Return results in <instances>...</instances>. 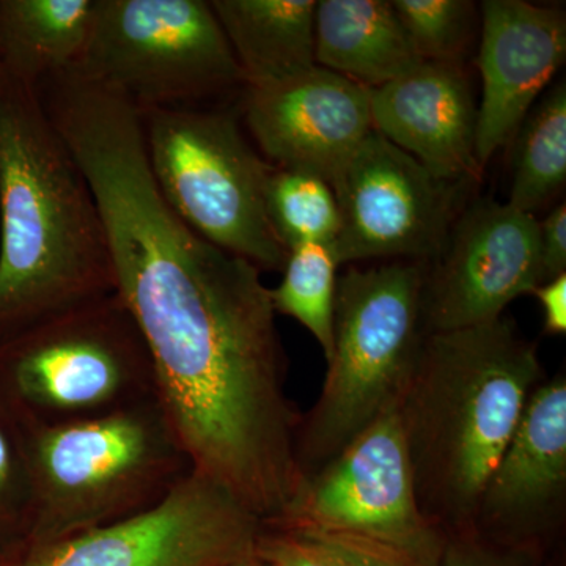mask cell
Returning <instances> with one entry per match:
<instances>
[{"instance_id":"83f0119b","label":"cell","mask_w":566,"mask_h":566,"mask_svg":"<svg viewBox=\"0 0 566 566\" xmlns=\"http://www.w3.org/2000/svg\"><path fill=\"white\" fill-rule=\"evenodd\" d=\"M543 312V329L547 335L566 333V273L543 282L532 292Z\"/></svg>"},{"instance_id":"5bb4252c","label":"cell","mask_w":566,"mask_h":566,"mask_svg":"<svg viewBox=\"0 0 566 566\" xmlns=\"http://www.w3.org/2000/svg\"><path fill=\"white\" fill-rule=\"evenodd\" d=\"M240 112L271 166L327 182L374 129L370 88L318 65L244 87Z\"/></svg>"},{"instance_id":"d6986e66","label":"cell","mask_w":566,"mask_h":566,"mask_svg":"<svg viewBox=\"0 0 566 566\" xmlns=\"http://www.w3.org/2000/svg\"><path fill=\"white\" fill-rule=\"evenodd\" d=\"M95 0H0V65L39 92L80 66Z\"/></svg>"},{"instance_id":"277c9868","label":"cell","mask_w":566,"mask_h":566,"mask_svg":"<svg viewBox=\"0 0 566 566\" xmlns=\"http://www.w3.org/2000/svg\"><path fill=\"white\" fill-rule=\"evenodd\" d=\"M24 430L33 512L22 542H54L139 516L161 504L192 472L158 400L81 422Z\"/></svg>"},{"instance_id":"5b68a950","label":"cell","mask_w":566,"mask_h":566,"mask_svg":"<svg viewBox=\"0 0 566 566\" xmlns=\"http://www.w3.org/2000/svg\"><path fill=\"white\" fill-rule=\"evenodd\" d=\"M424 274L427 262H392L349 268L337 279L326 378L297 427L296 460L303 476L400 405L428 334Z\"/></svg>"},{"instance_id":"8992f818","label":"cell","mask_w":566,"mask_h":566,"mask_svg":"<svg viewBox=\"0 0 566 566\" xmlns=\"http://www.w3.org/2000/svg\"><path fill=\"white\" fill-rule=\"evenodd\" d=\"M156 400L150 354L117 293L0 337V405L24 427H59Z\"/></svg>"},{"instance_id":"4316f807","label":"cell","mask_w":566,"mask_h":566,"mask_svg":"<svg viewBox=\"0 0 566 566\" xmlns=\"http://www.w3.org/2000/svg\"><path fill=\"white\" fill-rule=\"evenodd\" d=\"M539 260L543 281L547 282L566 271V207L562 203L539 222Z\"/></svg>"},{"instance_id":"3957f363","label":"cell","mask_w":566,"mask_h":566,"mask_svg":"<svg viewBox=\"0 0 566 566\" xmlns=\"http://www.w3.org/2000/svg\"><path fill=\"white\" fill-rule=\"evenodd\" d=\"M111 293L91 185L40 93L0 65V337Z\"/></svg>"},{"instance_id":"ac0fdd59","label":"cell","mask_w":566,"mask_h":566,"mask_svg":"<svg viewBox=\"0 0 566 566\" xmlns=\"http://www.w3.org/2000/svg\"><path fill=\"white\" fill-rule=\"evenodd\" d=\"M244 87L315 66V0H211Z\"/></svg>"},{"instance_id":"ba28073f","label":"cell","mask_w":566,"mask_h":566,"mask_svg":"<svg viewBox=\"0 0 566 566\" xmlns=\"http://www.w3.org/2000/svg\"><path fill=\"white\" fill-rule=\"evenodd\" d=\"M137 111L240 102L243 74L210 2L95 0L91 39L74 70Z\"/></svg>"},{"instance_id":"f546056e","label":"cell","mask_w":566,"mask_h":566,"mask_svg":"<svg viewBox=\"0 0 566 566\" xmlns=\"http://www.w3.org/2000/svg\"><path fill=\"white\" fill-rule=\"evenodd\" d=\"M262 566H270V565L263 564V562H262Z\"/></svg>"},{"instance_id":"484cf974","label":"cell","mask_w":566,"mask_h":566,"mask_svg":"<svg viewBox=\"0 0 566 566\" xmlns=\"http://www.w3.org/2000/svg\"><path fill=\"white\" fill-rule=\"evenodd\" d=\"M438 566H554V554L495 542L475 531L446 535Z\"/></svg>"},{"instance_id":"f1b7e54d","label":"cell","mask_w":566,"mask_h":566,"mask_svg":"<svg viewBox=\"0 0 566 566\" xmlns=\"http://www.w3.org/2000/svg\"><path fill=\"white\" fill-rule=\"evenodd\" d=\"M227 566H262V562L253 554V556L241 558V560L233 562V564Z\"/></svg>"},{"instance_id":"30bf717a","label":"cell","mask_w":566,"mask_h":566,"mask_svg":"<svg viewBox=\"0 0 566 566\" xmlns=\"http://www.w3.org/2000/svg\"><path fill=\"white\" fill-rule=\"evenodd\" d=\"M268 524L363 536L395 547L423 566H438L446 542L420 510L398 406L368 424L322 468L304 475L292 504Z\"/></svg>"},{"instance_id":"d4e9b609","label":"cell","mask_w":566,"mask_h":566,"mask_svg":"<svg viewBox=\"0 0 566 566\" xmlns=\"http://www.w3.org/2000/svg\"><path fill=\"white\" fill-rule=\"evenodd\" d=\"M33 512L28 439L20 420L0 405V554L29 534Z\"/></svg>"},{"instance_id":"ffe728a7","label":"cell","mask_w":566,"mask_h":566,"mask_svg":"<svg viewBox=\"0 0 566 566\" xmlns=\"http://www.w3.org/2000/svg\"><path fill=\"white\" fill-rule=\"evenodd\" d=\"M509 205L534 214L566 180V85H554L517 132Z\"/></svg>"},{"instance_id":"9c48e42d","label":"cell","mask_w":566,"mask_h":566,"mask_svg":"<svg viewBox=\"0 0 566 566\" xmlns=\"http://www.w3.org/2000/svg\"><path fill=\"white\" fill-rule=\"evenodd\" d=\"M263 523L229 491L191 472L155 509L54 542H21L0 566H227L255 554Z\"/></svg>"},{"instance_id":"8fae6325","label":"cell","mask_w":566,"mask_h":566,"mask_svg":"<svg viewBox=\"0 0 566 566\" xmlns=\"http://www.w3.org/2000/svg\"><path fill=\"white\" fill-rule=\"evenodd\" d=\"M463 185L434 177L371 129L329 182L340 212V230L329 245L335 262H431L457 221Z\"/></svg>"},{"instance_id":"52a82bcc","label":"cell","mask_w":566,"mask_h":566,"mask_svg":"<svg viewBox=\"0 0 566 566\" xmlns=\"http://www.w3.org/2000/svg\"><path fill=\"white\" fill-rule=\"evenodd\" d=\"M238 112L232 104L139 111L148 166L192 232L260 271H282L289 251L264 205L274 166L245 140Z\"/></svg>"},{"instance_id":"9a60e30c","label":"cell","mask_w":566,"mask_h":566,"mask_svg":"<svg viewBox=\"0 0 566 566\" xmlns=\"http://www.w3.org/2000/svg\"><path fill=\"white\" fill-rule=\"evenodd\" d=\"M565 55L566 20L560 9L524 0L482 3L479 69L483 93L475 147L482 169L520 132L539 93L564 65Z\"/></svg>"},{"instance_id":"cb8c5ba5","label":"cell","mask_w":566,"mask_h":566,"mask_svg":"<svg viewBox=\"0 0 566 566\" xmlns=\"http://www.w3.org/2000/svg\"><path fill=\"white\" fill-rule=\"evenodd\" d=\"M422 62L464 66L475 35V6L468 0H392Z\"/></svg>"},{"instance_id":"7c38bea8","label":"cell","mask_w":566,"mask_h":566,"mask_svg":"<svg viewBox=\"0 0 566 566\" xmlns=\"http://www.w3.org/2000/svg\"><path fill=\"white\" fill-rule=\"evenodd\" d=\"M543 282L535 216L509 203L471 205L453 222L439 255L427 263V333L494 322L506 305Z\"/></svg>"},{"instance_id":"2e32d148","label":"cell","mask_w":566,"mask_h":566,"mask_svg":"<svg viewBox=\"0 0 566 566\" xmlns=\"http://www.w3.org/2000/svg\"><path fill=\"white\" fill-rule=\"evenodd\" d=\"M371 128L447 181L479 180L474 93L461 65L422 62L370 88Z\"/></svg>"},{"instance_id":"4fadbf2b","label":"cell","mask_w":566,"mask_h":566,"mask_svg":"<svg viewBox=\"0 0 566 566\" xmlns=\"http://www.w3.org/2000/svg\"><path fill=\"white\" fill-rule=\"evenodd\" d=\"M566 524V376L528 398L515 434L480 499L472 531L554 554Z\"/></svg>"},{"instance_id":"7402d4cb","label":"cell","mask_w":566,"mask_h":566,"mask_svg":"<svg viewBox=\"0 0 566 566\" xmlns=\"http://www.w3.org/2000/svg\"><path fill=\"white\" fill-rule=\"evenodd\" d=\"M337 270L329 245L307 243L292 249L283 264V277L271 289L275 314L303 324L329 359L334 345Z\"/></svg>"},{"instance_id":"603a6c76","label":"cell","mask_w":566,"mask_h":566,"mask_svg":"<svg viewBox=\"0 0 566 566\" xmlns=\"http://www.w3.org/2000/svg\"><path fill=\"white\" fill-rule=\"evenodd\" d=\"M268 219L286 251L301 244H333L340 212L329 182L273 167L264 191Z\"/></svg>"},{"instance_id":"e0dca14e","label":"cell","mask_w":566,"mask_h":566,"mask_svg":"<svg viewBox=\"0 0 566 566\" xmlns=\"http://www.w3.org/2000/svg\"><path fill=\"white\" fill-rule=\"evenodd\" d=\"M315 63L376 88L422 61L389 0H322L315 9Z\"/></svg>"},{"instance_id":"6da1fadb","label":"cell","mask_w":566,"mask_h":566,"mask_svg":"<svg viewBox=\"0 0 566 566\" xmlns=\"http://www.w3.org/2000/svg\"><path fill=\"white\" fill-rule=\"evenodd\" d=\"M81 169L98 203L122 297L150 354L156 400L192 471L263 524L303 483L301 412L271 289L248 260L192 232L159 192L139 134L93 145Z\"/></svg>"},{"instance_id":"7a4b0ae2","label":"cell","mask_w":566,"mask_h":566,"mask_svg":"<svg viewBox=\"0 0 566 566\" xmlns=\"http://www.w3.org/2000/svg\"><path fill=\"white\" fill-rule=\"evenodd\" d=\"M546 379L513 319L428 333L398 411L417 499L441 534L472 531L480 499Z\"/></svg>"},{"instance_id":"44dd1931","label":"cell","mask_w":566,"mask_h":566,"mask_svg":"<svg viewBox=\"0 0 566 566\" xmlns=\"http://www.w3.org/2000/svg\"><path fill=\"white\" fill-rule=\"evenodd\" d=\"M255 557L270 566H423L408 554L363 536L268 524Z\"/></svg>"}]
</instances>
